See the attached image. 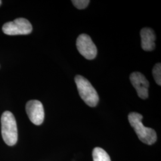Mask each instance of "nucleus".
I'll list each match as a JSON object with an SVG mask.
<instances>
[{"mask_svg": "<svg viewBox=\"0 0 161 161\" xmlns=\"http://www.w3.org/2000/svg\"><path fill=\"white\" fill-rule=\"evenodd\" d=\"M143 116L137 113L131 112L128 115V121L137 134L139 140L144 144L152 145L157 140L156 131L151 128L144 127L142 123Z\"/></svg>", "mask_w": 161, "mask_h": 161, "instance_id": "f257e3e1", "label": "nucleus"}, {"mask_svg": "<svg viewBox=\"0 0 161 161\" xmlns=\"http://www.w3.org/2000/svg\"><path fill=\"white\" fill-rule=\"evenodd\" d=\"M93 161H111L108 153L101 147H96L92 151Z\"/></svg>", "mask_w": 161, "mask_h": 161, "instance_id": "1a4fd4ad", "label": "nucleus"}, {"mask_svg": "<svg viewBox=\"0 0 161 161\" xmlns=\"http://www.w3.org/2000/svg\"><path fill=\"white\" fill-rule=\"evenodd\" d=\"M1 3H2V1L0 0V6H1Z\"/></svg>", "mask_w": 161, "mask_h": 161, "instance_id": "f8f14e48", "label": "nucleus"}, {"mask_svg": "<svg viewBox=\"0 0 161 161\" xmlns=\"http://www.w3.org/2000/svg\"><path fill=\"white\" fill-rule=\"evenodd\" d=\"M76 48L80 54L88 60L95 58L97 54V49L91 37L82 34L78 36L76 40Z\"/></svg>", "mask_w": 161, "mask_h": 161, "instance_id": "39448f33", "label": "nucleus"}, {"mask_svg": "<svg viewBox=\"0 0 161 161\" xmlns=\"http://www.w3.org/2000/svg\"><path fill=\"white\" fill-rule=\"evenodd\" d=\"M152 74L156 84L161 86V64H156L152 69Z\"/></svg>", "mask_w": 161, "mask_h": 161, "instance_id": "9d476101", "label": "nucleus"}, {"mask_svg": "<svg viewBox=\"0 0 161 161\" xmlns=\"http://www.w3.org/2000/svg\"><path fill=\"white\" fill-rule=\"evenodd\" d=\"M75 82L82 100L90 107L96 106L99 101V97L97 91L90 81L82 76L76 75Z\"/></svg>", "mask_w": 161, "mask_h": 161, "instance_id": "7ed1b4c3", "label": "nucleus"}, {"mask_svg": "<svg viewBox=\"0 0 161 161\" xmlns=\"http://www.w3.org/2000/svg\"><path fill=\"white\" fill-rule=\"evenodd\" d=\"M3 31L8 35H28L32 31V26L29 21L24 18H17L13 22L5 23Z\"/></svg>", "mask_w": 161, "mask_h": 161, "instance_id": "20e7f679", "label": "nucleus"}, {"mask_svg": "<svg viewBox=\"0 0 161 161\" xmlns=\"http://www.w3.org/2000/svg\"><path fill=\"white\" fill-rule=\"evenodd\" d=\"M130 80L139 97L142 99L148 98L149 82L143 74L138 72H132L130 76Z\"/></svg>", "mask_w": 161, "mask_h": 161, "instance_id": "0eeeda50", "label": "nucleus"}, {"mask_svg": "<svg viewBox=\"0 0 161 161\" xmlns=\"http://www.w3.org/2000/svg\"><path fill=\"white\" fill-rule=\"evenodd\" d=\"M26 111L31 121L36 125L42 124L44 119V110L41 102L32 100L26 104Z\"/></svg>", "mask_w": 161, "mask_h": 161, "instance_id": "423d86ee", "label": "nucleus"}, {"mask_svg": "<svg viewBox=\"0 0 161 161\" xmlns=\"http://www.w3.org/2000/svg\"><path fill=\"white\" fill-rule=\"evenodd\" d=\"M1 134L4 142L12 146L17 143L18 138L17 124L12 112H4L1 116Z\"/></svg>", "mask_w": 161, "mask_h": 161, "instance_id": "f03ea898", "label": "nucleus"}, {"mask_svg": "<svg viewBox=\"0 0 161 161\" xmlns=\"http://www.w3.org/2000/svg\"><path fill=\"white\" fill-rule=\"evenodd\" d=\"M72 4L74 6L78 9L82 10L86 8L89 3H90V1L89 0H74L72 1Z\"/></svg>", "mask_w": 161, "mask_h": 161, "instance_id": "9b49d317", "label": "nucleus"}, {"mask_svg": "<svg viewBox=\"0 0 161 161\" xmlns=\"http://www.w3.org/2000/svg\"><path fill=\"white\" fill-rule=\"evenodd\" d=\"M142 47L146 52H150L155 48L156 35L154 31L150 28H144L140 31Z\"/></svg>", "mask_w": 161, "mask_h": 161, "instance_id": "6e6552de", "label": "nucleus"}]
</instances>
